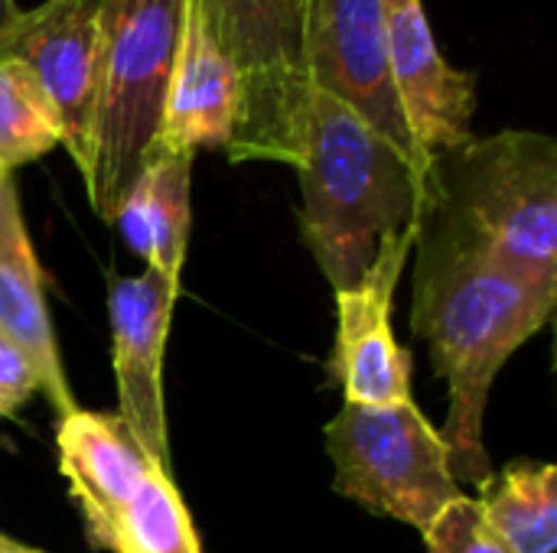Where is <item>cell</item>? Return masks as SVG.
I'll return each instance as SVG.
<instances>
[{
	"mask_svg": "<svg viewBox=\"0 0 557 553\" xmlns=\"http://www.w3.org/2000/svg\"><path fill=\"white\" fill-rule=\"evenodd\" d=\"M414 332L428 342L434 372L447 381L444 443L457 482L493 476L486 453V404L499 368L539 336L557 306V284L509 274L476 251L418 231Z\"/></svg>",
	"mask_w": 557,
	"mask_h": 553,
	"instance_id": "1",
	"label": "cell"
},
{
	"mask_svg": "<svg viewBox=\"0 0 557 553\" xmlns=\"http://www.w3.org/2000/svg\"><path fill=\"white\" fill-rule=\"evenodd\" d=\"M294 169L300 235L336 293L362 280L388 235L421 225L428 173L326 91H313Z\"/></svg>",
	"mask_w": 557,
	"mask_h": 553,
	"instance_id": "2",
	"label": "cell"
},
{
	"mask_svg": "<svg viewBox=\"0 0 557 553\" xmlns=\"http://www.w3.org/2000/svg\"><path fill=\"white\" fill-rule=\"evenodd\" d=\"M418 231L483 254L496 267L557 284V140L499 130L434 156Z\"/></svg>",
	"mask_w": 557,
	"mask_h": 553,
	"instance_id": "3",
	"label": "cell"
},
{
	"mask_svg": "<svg viewBox=\"0 0 557 553\" xmlns=\"http://www.w3.org/2000/svg\"><path fill=\"white\" fill-rule=\"evenodd\" d=\"M183 13L186 0H101L95 111L82 179L95 215L104 222L157 143Z\"/></svg>",
	"mask_w": 557,
	"mask_h": 553,
	"instance_id": "4",
	"label": "cell"
},
{
	"mask_svg": "<svg viewBox=\"0 0 557 553\" xmlns=\"http://www.w3.org/2000/svg\"><path fill=\"white\" fill-rule=\"evenodd\" d=\"M202 23L238 75L228 156L297 166L313 101L307 68L310 0H196Z\"/></svg>",
	"mask_w": 557,
	"mask_h": 553,
	"instance_id": "5",
	"label": "cell"
},
{
	"mask_svg": "<svg viewBox=\"0 0 557 553\" xmlns=\"http://www.w3.org/2000/svg\"><path fill=\"white\" fill-rule=\"evenodd\" d=\"M333 489L372 515L428 531L447 505L463 499L441 430L405 404H343L323 430Z\"/></svg>",
	"mask_w": 557,
	"mask_h": 553,
	"instance_id": "6",
	"label": "cell"
},
{
	"mask_svg": "<svg viewBox=\"0 0 557 553\" xmlns=\"http://www.w3.org/2000/svg\"><path fill=\"white\" fill-rule=\"evenodd\" d=\"M307 68L313 91L343 101L418 169H431L408 130L392 81L382 0H310Z\"/></svg>",
	"mask_w": 557,
	"mask_h": 553,
	"instance_id": "7",
	"label": "cell"
},
{
	"mask_svg": "<svg viewBox=\"0 0 557 553\" xmlns=\"http://www.w3.org/2000/svg\"><path fill=\"white\" fill-rule=\"evenodd\" d=\"M418 228L388 235L362 280L336 293V345L330 378L346 404H405L411 401V352L395 339L392 303L405 264L411 261Z\"/></svg>",
	"mask_w": 557,
	"mask_h": 553,
	"instance_id": "8",
	"label": "cell"
},
{
	"mask_svg": "<svg viewBox=\"0 0 557 553\" xmlns=\"http://www.w3.org/2000/svg\"><path fill=\"white\" fill-rule=\"evenodd\" d=\"M180 280L157 271L117 277L108 290L111 316V365L117 385V417L137 450L170 473V433L163 398V352L173 323Z\"/></svg>",
	"mask_w": 557,
	"mask_h": 553,
	"instance_id": "9",
	"label": "cell"
},
{
	"mask_svg": "<svg viewBox=\"0 0 557 553\" xmlns=\"http://www.w3.org/2000/svg\"><path fill=\"white\" fill-rule=\"evenodd\" d=\"M98 10L101 0H46L23 10L0 39V59H16L42 88L62 147L78 173L88 166L95 75H98Z\"/></svg>",
	"mask_w": 557,
	"mask_h": 553,
	"instance_id": "10",
	"label": "cell"
},
{
	"mask_svg": "<svg viewBox=\"0 0 557 553\" xmlns=\"http://www.w3.org/2000/svg\"><path fill=\"white\" fill-rule=\"evenodd\" d=\"M392 81L408 130L428 163L473 137L476 75L454 68L434 39L421 0H382Z\"/></svg>",
	"mask_w": 557,
	"mask_h": 553,
	"instance_id": "11",
	"label": "cell"
},
{
	"mask_svg": "<svg viewBox=\"0 0 557 553\" xmlns=\"http://www.w3.org/2000/svg\"><path fill=\"white\" fill-rule=\"evenodd\" d=\"M55 450L59 473L65 476L69 492L85 518V531L104 548L153 463L137 450L117 414L82 407L59 417Z\"/></svg>",
	"mask_w": 557,
	"mask_h": 553,
	"instance_id": "12",
	"label": "cell"
},
{
	"mask_svg": "<svg viewBox=\"0 0 557 553\" xmlns=\"http://www.w3.org/2000/svg\"><path fill=\"white\" fill-rule=\"evenodd\" d=\"M238 114V75L209 36L196 0H186L180 49L153 153H196L228 147Z\"/></svg>",
	"mask_w": 557,
	"mask_h": 553,
	"instance_id": "13",
	"label": "cell"
},
{
	"mask_svg": "<svg viewBox=\"0 0 557 553\" xmlns=\"http://www.w3.org/2000/svg\"><path fill=\"white\" fill-rule=\"evenodd\" d=\"M0 329L26 352L36 368L39 394L49 398L59 417L78 407L62 368L59 342L52 332L39 257L33 251L13 176L0 183Z\"/></svg>",
	"mask_w": 557,
	"mask_h": 553,
	"instance_id": "14",
	"label": "cell"
},
{
	"mask_svg": "<svg viewBox=\"0 0 557 553\" xmlns=\"http://www.w3.org/2000/svg\"><path fill=\"white\" fill-rule=\"evenodd\" d=\"M193 156L196 153H153L111 215L127 248L170 280H180L189 244Z\"/></svg>",
	"mask_w": 557,
	"mask_h": 553,
	"instance_id": "15",
	"label": "cell"
},
{
	"mask_svg": "<svg viewBox=\"0 0 557 553\" xmlns=\"http://www.w3.org/2000/svg\"><path fill=\"white\" fill-rule=\"evenodd\" d=\"M473 499L486 531L509 553L557 548V469L552 463H509L493 473Z\"/></svg>",
	"mask_w": 557,
	"mask_h": 553,
	"instance_id": "16",
	"label": "cell"
},
{
	"mask_svg": "<svg viewBox=\"0 0 557 553\" xmlns=\"http://www.w3.org/2000/svg\"><path fill=\"white\" fill-rule=\"evenodd\" d=\"M104 548L114 553H202L193 518L170 473L157 466L147 473Z\"/></svg>",
	"mask_w": 557,
	"mask_h": 553,
	"instance_id": "17",
	"label": "cell"
},
{
	"mask_svg": "<svg viewBox=\"0 0 557 553\" xmlns=\"http://www.w3.org/2000/svg\"><path fill=\"white\" fill-rule=\"evenodd\" d=\"M59 143L55 114L29 68L16 59H0V166L13 173Z\"/></svg>",
	"mask_w": 557,
	"mask_h": 553,
	"instance_id": "18",
	"label": "cell"
},
{
	"mask_svg": "<svg viewBox=\"0 0 557 553\" xmlns=\"http://www.w3.org/2000/svg\"><path fill=\"white\" fill-rule=\"evenodd\" d=\"M421 538L428 553H509L486 531L480 508L470 495L447 505Z\"/></svg>",
	"mask_w": 557,
	"mask_h": 553,
	"instance_id": "19",
	"label": "cell"
},
{
	"mask_svg": "<svg viewBox=\"0 0 557 553\" xmlns=\"http://www.w3.org/2000/svg\"><path fill=\"white\" fill-rule=\"evenodd\" d=\"M33 394H39V378L26 352L0 329V420L16 414Z\"/></svg>",
	"mask_w": 557,
	"mask_h": 553,
	"instance_id": "20",
	"label": "cell"
},
{
	"mask_svg": "<svg viewBox=\"0 0 557 553\" xmlns=\"http://www.w3.org/2000/svg\"><path fill=\"white\" fill-rule=\"evenodd\" d=\"M20 16H23V7L16 0H0V39L16 26Z\"/></svg>",
	"mask_w": 557,
	"mask_h": 553,
	"instance_id": "21",
	"label": "cell"
},
{
	"mask_svg": "<svg viewBox=\"0 0 557 553\" xmlns=\"http://www.w3.org/2000/svg\"><path fill=\"white\" fill-rule=\"evenodd\" d=\"M0 553H46V551H39V548H29V544H23V541H16V538H7V535H0Z\"/></svg>",
	"mask_w": 557,
	"mask_h": 553,
	"instance_id": "22",
	"label": "cell"
},
{
	"mask_svg": "<svg viewBox=\"0 0 557 553\" xmlns=\"http://www.w3.org/2000/svg\"><path fill=\"white\" fill-rule=\"evenodd\" d=\"M7 176H10V173H7V169H3V166H0V183H3V179H7Z\"/></svg>",
	"mask_w": 557,
	"mask_h": 553,
	"instance_id": "23",
	"label": "cell"
}]
</instances>
